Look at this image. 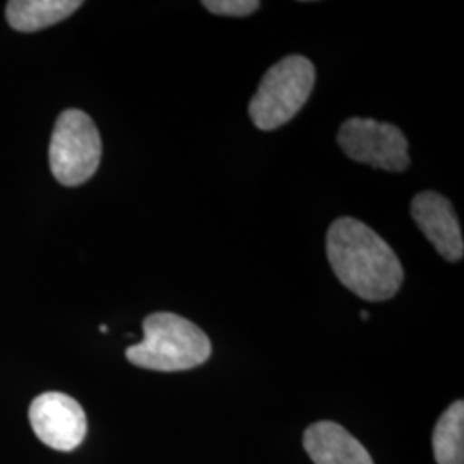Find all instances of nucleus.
Wrapping results in <instances>:
<instances>
[{"label": "nucleus", "instance_id": "nucleus-9", "mask_svg": "<svg viewBox=\"0 0 464 464\" xmlns=\"http://www.w3.org/2000/svg\"><path fill=\"white\" fill-rule=\"evenodd\" d=\"M80 7V0H11L5 17L16 32L34 34L61 23Z\"/></svg>", "mask_w": 464, "mask_h": 464}, {"label": "nucleus", "instance_id": "nucleus-4", "mask_svg": "<svg viewBox=\"0 0 464 464\" xmlns=\"http://www.w3.org/2000/svg\"><path fill=\"white\" fill-rule=\"evenodd\" d=\"M102 140L92 117L83 111H64L50 138L49 162L53 178L63 186H82L100 166Z\"/></svg>", "mask_w": 464, "mask_h": 464}, {"label": "nucleus", "instance_id": "nucleus-11", "mask_svg": "<svg viewBox=\"0 0 464 464\" xmlns=\"http://www.w3.org/2000/svg\"><path fill=\"white\" fill-rule=\"evenodd\" d=\"M207 11L218 16L245 17L258 11V0H205Z\"/></svg>", "mask_w": 464, "mask_h": 464}, {"label": "nucleus", "instance_id": "nucleus-6", "mask_svg": "<svg viewBox=\"0 0 464 464\" xmlns=\"http://www.w3.org/2000/svg\"><path fill=\"white\" fill-rule=\"evenodd\" d=\"M30 423L45 446L69 452L86 437V415L82 404L64 392H44L30 406Z\"/></svg>", "mask_w": 464, "mask_h": 464}, {"label": "nucleus", "instance_id": "nucleus-7", "mask_svg": "<svg viewBox=\"0 0 464 464\" xmlns=\"http://www.w3.org/2000/svg\"><path fill=\"white\" fill-rule=\"evenodd\" d=\"M411 216L440 256L448 262L463 258V234L448 198L435 191H423L413 198Z\"/></svg>", "mask_w": 464, "mask_h": 464}, {"label": "nucleus", "instance_id": "nucleus-10", "mask_svg": "<svg viewBox=\"0 0 464 464\" xmlns=\"http://www.w3.org/2000/svg\"><path fill=\"white\" fill-rule=\"evenodd\" d=\"M437 464H464V402L456 401L439 418L433 430Z\"/></svg>", "mask_w": 464, "mask_h": 464}, {"label": "nucleus", "instance_id": "nucleus-5", "mask_svg": "<svg viewBox=\"0 0 464 464\" xmlns=\"http://www.w3.org/2000/svg\"><path fill=\"white\" fill-rule=\"evenodd\" d=\"M337 143L351 160L389 172H402L411 162L402 131L375 119L351 117L341 126Z\"/></svg>", "mask_w": 464, "mask_h": 464}, {"label": "nucleus", "instance_id": "nucleus-3", "mask_svg": "<svg viewBox=\"0 0 464 464\" xmlns=\"http://www.w3.org/2000/svg\"><path fill=\"white\" fill-rule=\"evenodd\" d=\"M315 86V67L289 55L270 67L249 102V117L262 131H274L298 114Z\"/></svg>", "mask_w": 464, "mask_h": 464}, {"label": "nucleus", "instance_id": "nucleus-12", "mask_svg": "<svg viewBox=\"0 0 464 464\" xmlns=\"http://www.w3.org/2000/svg\"><path fill=\"white\" fill-rule=\"evenodd\" d=\"M362 318H363V320H366V318H368V314H366V312H363V314H362Z\"/></svg>", "mask_w": 464, "mask_h": 464}, {"label": "nucleus", "instance_id": "nucleus-8", "mask_svg": "<svg viewBox=\"0 0 464 464\" xmlns=\"http://www.w3.org/2000/svg\"><path fill=\"white\" fill-rule=\"evenodd\" d=\"M303 446L315 464H373L365 446L334 421H316L303 435Z\"/></svg>", "mask_w": 464, "mask_h": 464}, {"label": "nucleus", "instance_id": "nucleus-2", "mask_svg": "<svg viewBox=\"0 0 464 464\" xmlns=\"http://www.w3.org/2000/svg\"><path fill=\"white\" fill-rule=\"evenodd\" d=\"M145 337L126 349V358L155 372H184L203 365L212 354L208 335L176 314H151L143 322Z\"/></svg>", "mask_w": 464, "mask_h": 464}, {"label": "nucleus", "instance_id": "nucleus-1", "mask_svg": "<svg viewBox=\"0 0 464 464\" xmlns=\"http://www.w3.org/2000/svg\"><path fill=\"white\" fill-rule=\"evenodd\" d=\"M327 256L337 279L366 301L394 298L404 281L398 255L363 222L341 217L327 232Z\"/></svg>", "mask_w": 464, "mask_h": 464}]
</instances>
